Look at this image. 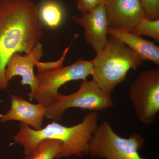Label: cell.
<instances>
[{
	"label": "cell",
	"instance_id": "8992f818",
	"mask_svg": "<svg viewBox=\"0 0 159 159\" xmlns=\"http://www.w3.org/2000/svg\"><path fill=\"white\" fill-rule=\"evenodd\" d=\"M93 59H79L65 67L38 72L36 75L37 88L33 99L49 107L54 98L60 95L58 90L61 87L73 80H86L93 73Z\"/></svg>",
	"mask_w": 159,
	"mask_h": 159
},
{
	"label": "cell",
	"instance_id": "7c38bea8",
	"mask_svg": "<svg viewBox=\"0 0 159 159\" xmlns=\"http://www.w3.org/2000/svg\"><path fill=\"white\" fill-rule=\"evenodd\" d=\"M108 33L131 49L145 60L159 65V47L152 42L144 39L141 36L129 31L108 27Z\"/></svg>",
	"mask_w": 159,
	"mask_h": 159
},
{
	"label": "cell",
	"instance_id": "9a60e30c",
	"mask_svg": "<svg viewBox=\"0 0 159 159\" xmlns=\"http://www.w3.org/2000/svg\"><path fill=\"white\" fill-rule=\"evenodd\" d=\"M131 32L139 36L145 35L152 38L159 42V20L151 21L143 18Z\"/></svg>",
	"mask_w": 159,
	"mask_h": 159
},
{
	"label": "cell",
	"instance_id": "e0dca14e",
	"mask_svg": "<svg viewBox=\"0 0 159 159\" xmlns=\"http://www.w3.org/2000/svg\"><path fill=\"white\" fill-rule=\"evenodd\" d=\"M70 46L71 44L67 48L65 49L62 56L57 61L51 63H42L39 62V61L37 62L36 66H37L38 72L50 70H54V69L62 67L63 64L65 59L66 56L70 50Z\"/></svg>",
	"mask_w": 159,
	"mask_h": 159
},
{
	"label": "cell",
	"instance_id": "5b68a950",
	"mask_svg": "<svg viewBox=\"0 0 159 159\" xmlns=\"http://www.w3.org/2000/svg\"><path fill=\"white\" fill-rule=\"evenodd\" d=\"M114 105L111 94L102 90L93 80H82L79 89L68 95L61 94L47 107L45 117L55 122L61 120L65 111L80 108L93 111L105 110Z\"/></svg>",
	"mask_w": 159,
	"mask_h": 159
},
{
	"label": "cell",
	"instance_id": "4fadbf2b",
	"mask_svg": "<svg viewBox=\"0 0 159 159\" xmlns=\"http://www.w3.org/2000/svg\"><path fill=\"white\" fill-rule=\"evenodd\" d=\"M38 9L39 19L47 27L55 29L61 24L64 17V10L61 4L55 0H45Z\"/></svg>",
	"mask_w": 159,
	"mask_h": 159
},
{
	"label": "cell",
	"instance_id": "9c48e42d",
	"mask_svg": "<svg viewBox=\"0 0 159 159\" xmlns=\"http://www.w3.org/2000/svg\"><path fill=\"white\" fill-rule=\"evenodd\" d=\"M73 20L84 29V39L97 54L105 46L108 36V22L105 6L101 3L80 16H73Z\"/></svg>",
	"mask_w": 159,
	"mask_h": 159
},
{
	"label": "cell",
	"instance_id": "8fae6325",
	"mask_svg": "<svg viewBox=\"0 0 159 159\" xmlns=\"http://www.w3.org/2000/svg\"><path fill=\"white\" fill-rule=\"evenodd\" d=\"M11 107L5 114L0 115V123L16 121L34 130L42 129L47 107L38 103L33 104L21 96L10 95Z\"/></svg>",
	"mask_w": 159,
	"mask_h": 159
},
{
	"label": "cell",
	"instance_id": "277c9868",
	"mask_svg": "<svg viewBox=\"0 0 159 159\" xmlns=\"http://www.w3.org/2000/svg\"><path fill=\"white\" fill-rule=\"evenodd\" d=\"M145 140L139 134L132 133L127 139L119 136L107 121L98 125L90 143L89 154L94 157L105 159H146L139 151Z\"/></svg>",
	"mask_w": 159,
	"mask_h": 159
},
{
	"label": "cell",
	"instance_id": "ba28073f",
	"mask_svg": "<svg viewBox=\"0 0 159 159\" xmlns=\"http://www.w3.org/2000/svg\"><path fill=\"white\" fill-rule=\"evenodd\" d=\"M108 27L131 32L145 18L139 0H104Z\"/></svg>",
	"mask_w": 159,
	"mask_h": 159
},
{
	"label": "cell",
	"instance_id": "7a4b0ae2",
	"mask_svg": "<svg viewBox=\"0 0 159 159\" xmlns=\"http://www.w3.org/2000/svg\"><path fill=\"white\" fill-rule=\"evenodd\" d=\"M98 117L97 111H91L77 125L66 126L53 121L39 130L20 123L19 131L13 137V144L22 146L25 156L31 154L43 139H55L62 143L60 152L55 159L82 157L89 154L90 143L98 125Z\"/></svg>",
	"mask_w": 159,
	"mask_h": 159
},
{
	"label": "cell",
	"instance_id": "d6986e66",
	"mask_svg": "<svg viewBox=\"0 0 159 159\" xmlns=\"http://www.w3.org/2000/svg\"><path fill=\"white\" fill-rule=\"evenodd\" d=\"M2 100H1V99H0V103H2Z\"/></svg>",
	"mask_w": 159,
	"mask_h": 159
},
{
	"label": "cell",
	"instance_id": "6da1fadb",
	"mask_svg": "<svg viewBox=\"0 0 159 159\" xmlns=\"http://www.w3.org/2000/svg\"><path fill=\"white\" fill-rule=\"evenodd\" d=\"M43 34L38 9L31 0H0V90L8 86L7 63L16 53H31Z\"/></svg>",
	"mask_w": 159,
	"mask_h": 159
},
{
	"label": "cell",
	"instance_id": "30bf717a",
	"mask_svg": "<svg viewBox=\"0 0 159 159\" xmlns=\"http://www.w3.org/2000/svg\"><path fill=\"white\" fill-rule=\"evenodd\" d=\"M43 46L40 43L31 53L25 55L16 53L12 55L7 63L5 71V77L7 82L15 76L22 77L21 84L29 85L31 92L28 94L30 100L33 99L37 85L36 75L34 72V66L43 56Z\"/></svg>",
	"mask_w": 159,
	"mask_h": 159
},
{
	"label": "cell",
	"instance_id": "3957f363",
	"mask_svg": "<svg viewBox=\"0 0 159 159\" xmlns=\"http://www.w3.org/2000/svg\"><path fill=\"white\" fill-rule=\"evenodd\" d=\"M93 80L106 93L111 94L126 79L129 71L135 70L145 61L125 44L110 34L100 53L93 59Z\"/></svg>",
	"mask_w": 159,
	"mask_h": 159
},
{
	"label": "cell",
	"instance_id": "5bb4252c",
	"mask_svg": "<svg viewBox=\"0 0 159 159\" xmlns=\"http://www.w3.org/2000/svg\"><path fill=\"white\" fill-rule=\"evenodd\" d=\"M62 143L55 139H44L40 141L34 150L23 159H55L58 155Z\"/></svg>",
	"mask_w": 159,
	"mask_h": 159
},
{
	"label": "cell",
	"instance_id": "52a82bcc",
	"mask_svg": "<svg viewBox=\"0 0 159 159\" xmlns=\"http://www.w3.org/2000/svg\"><path fill=\"white\" fill-rule=\"evenodd\" d=\"M129 97L142 124L151 125L159 112V68L142 72L132 83Z\"/></svg>",
	"mask_w": 159,
	"mask_h": 159
},
{
	"label": "cell",
	"instance_id": "2e32d148",
	"mask_svg": "<svg viewBox=\"0 0 159 159\" xmlns=\"http://www.w3.org/2000/svg\"><path fill=\"white\" fill-rule=\"evenodd\" d=\"M145 13V18L149 20H159V0H139Z\"/></svg>",
	"mask_w": 159,
	"mask_h": 159
},
{
	"label": "cell",
	"instance_id": "ac0fdd59",
	"mask_svg": "<svg viewBox=\"0 0 159 159\" xmlns=\"http://www.w3.org/2000/svg\"><path fill=\"white\" fill-rule=\"evenodd\" d=\"M77 9L82 14L87 13L101 3L104 0H75Z\"/></svg>",
	"mask_w": 159,
	"mask_h": 159
}]
</instances>
